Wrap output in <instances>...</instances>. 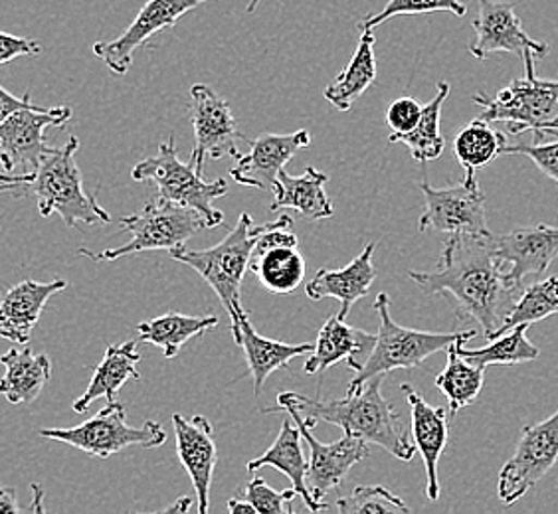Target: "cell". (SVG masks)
I'll use <instances>...</instances> for the list:
<instances>
[{
  "label": "cell",
  "instance_id": "6da1fadb",
  "mask_svg": "<svg viewBox=\"0 0 558 514\" xmlns=\"http://www.w3.org/2000/svg\"><path fill=\"white\" fill-rule=\"evenodd\" d=\"M492 234H451L436 271H409V278L426 295H446L460 319L477 322L487 341L497 336L523 291L507 279V269L495 256Z\"/></svg>",
  "mask_w": 558,
  "mask_h": 514
},
{
  "label": "cell",
  "instance_id": "7a4b0ae2",
  "mask_svg": "<svg viewBox=\"0 0 558 514\" xmlns=\"http://www.w3.org/2000/svg\"><path fill=\"white\" fill-rule=\"evenodd\" d=\"M385 376L366 380L354 390H347L343 400H317L298 392L279 394L278 404L266 407L264 414H276L279 407L291 406L313 426L331 424L339 426L344 433L378 445L400 461H412L416 445L404 433L402 421L395 406L383 396Z\"/></svg>",
  "mask_w": 558,
  "mask_h": 514
},
{
  "label": "cell",
  "instance_id": "3957f363",
  "mask_svg": "<svg viewBox=\"0 0 558 514\" xmlns=\"http://www.w3.org/2000/svg\"><path fill=\"white\" fill-rule=\"evenodd\" d=\"M77 149L80 139L70 137L64 147H50L44 155L31 183L38 212L43 218L60 216L72 230L82 224H109L111 216L108 210L101 208L96 198L84 191V179L75 162Z\"/></svg>",
  "mask_w": 558,
  "mask_h": 514
},
{
  "label": "cell",
  "instance_id": "277c9868",
  "mask_svg": "<svg viewBox=\"0 0 558 514\" xmlns=\"http://www.w3.org/2000/svg\"><path fill=\"white\" fill-rule=\"evenodd\" d=\"M375 309L380 321L375 348L365 366L354 372V378L349 382L347 390H354L356 386L371 378L387 376L400 368H418L429 356L446 351L456 341L468 343L477 336L475 329L463 332H428L402 327L390 315V299L387 293L376 295Z\"/></svg>",
  "mask_w": 558,
  "mask_h": 514
},
{
  "label": "cell",
  "instance_id": "5b68a950",
  "mask_svg": "<svg viewBox=\"0 0 558 514\" xmlns=\"http://www.w3.org/2000/svg\"><path fill=\"white\" fill-rule=\"evenodd\" d=\"M259 225L254 224L252 216L244 212L238 218L234 230L216 246L208 249H172L169 252L172 259L181 261L184 266L193 268L206 283L213 287L220 303L225 305L230 315V321H234L238 311L242 309L240 291L242 281L250 269L252 249L258 237Z\"/></svg>",
  "mask_w": 558,
  "mask_h": 514
},
{
  "label": "cell",
  "instance_id": "8992f818",
  "mask_svg": "<svg viewBox=\"0 0 558 514\" xmlns=\"http://www.w3.org/2000/svg\"><path fill=\"white\" fill-rule=\"evenodd\" d=\"M131 179L137 183L155 184L161 200L189 206L201 212L208 230L225 222V215L215 210L213 203L228 193V184L222 179L206 181L203 172L196 171L191 162L179 161L174 137L162 143L155 157L137 162L131 171Z\"/></svg>",
  "mask_w": 558,
  "mask_h": 514
},
{
  "label": "cell",
  "instance_id": "52a82bcc",
  "mask_svg": "<svg viewBox=\"0 0 558 514\" xmlns=\"http://www.w3.org/2000/svg\"><path fill=\"white\" fill-rule=\"evenodd\" d=\"M472 99L484 109L480 119L507 123L509 135L533 133L541 143L558 127V79H541L535 72H526L495 97L475 94Z\"/></svg>",
  "mask_w": 558,
  "mask_h": 514
},
{
  "label": "cell",
  "instance_id": "ba28073f",
  "mask_svg": "<svg viewBox=\"0 0 558 514\" xmlns=\"http://www.w3.org/2000/svg\"><path fill=\"white\" fill-rule=\"evenodd\" d=\"M119 225L131 234V240L125 246L106 249L99 254L82 247L77 256L89 257L94 261H118L121 257L133 256L141 252H155V249L172 252V249L184 247L196 232L208 230L201 212H196L189 206L167 203L161 198L147 204L137 215L121 218Z\"/></svg>",
  "mask_w": 558,
  "mask_h": 514
},
{
  "label": "cell",
  "instance_id": "9c48e42d",
  "mask_svg": "<svg viewBox=\"0 0 558 514\" xmlns=\"http://www.w3.org/2000/svg\"><path fill=\"white\" fill-rule=\"evenodd\" d=\"M40 438L62 441L75 450L99 460H108L128 448L155 450L167 441V431L159 421L147 419L141 428L128 424V409L121 402H108L94 418L68 429H40Z\"/></svg>",
  "mask_w": 558,
  "mask_h": 514
},
{
  "label": "cell",
  "instance_id": "30bf717a",
  "mask_svg": "<svg viewBox=\"0 0 558 514\" xmlns=\"http://www.w3.org/2000/svg\"><path fill=\"white\" fill-rule=\"evenodd\" d=\"M558 461V409L538 424L525 426L515 453L499 472L497 497L504 504L521 501L537 482L547 477Z\"/></svg>",
  "mask_w": 558,
  "mask_h": 514
},
{
  "label": "cell",
  "instance_id": "8fae6325",
  "mask_svg": "<svg viewBox=\"0 0 558 514\" xmlns=\"http://www.w3.org/2000/svg\"><path fill=\"white\" fill-rule=\"evenodd\" d=\"M477 19L472 24L475 40L470 46V54L477 60L494 54H513L521 58L525 74L535 72L537 60L548 54V46L525 33L515 7L505 0H477Z\"/></svg>",
  "mask_w": 558,
  "mask_h": 514
},
{
  "label": "cell",
  "instance_id": "7c38bea8",
  "mask_svg": "<svg viewBox=\"0 0 558 514\" xmlns=\"http://www.w3.org/2000/svg\"><path fill=\"white\" fill-rule=\"evenodd\" d=\"M424 196V212L420 215V232H446L468 236H489L485 196L475 176H465L462 184L450 188H434L428 181L420 184Z\"/></svg>",
  "mask_w": 558,
  "mask_h": 514
},
{
  "label": "cell",
  "instance_id": "4fadbf2b",
  "mask_svg": "<svg viewBox=\"0 0 558 514\" xmlns=\"http://www.w3.org/2000/svg\"><path fill=\"white\" fill-rule=\"evenodd\" d=\"M72 119V109H21L0 125V164L9 174H28L38 169L50 145L44 139L48 127H62Z\"/></svg>",
  "mask_w": 558,
  "mask_h": 514
},
{
  "label": "cell",
  "instance_id": "5bb4252c",
  "mask_svg": "<svg viewBox=\"0 0 558 514\" xmlns=\"http://www.w3.org/2000/svg\"><path fill=\"white\" fill-rule=\"evenodd\" d=\"M191 121L194 128V149L189 162L203 172L206 159H238L236 140H247L238 128L230 103L206 84H194L191 89Z\"/></svg>",
  "mask_w": 558,
  "mask_h": 514
},
{
  "label": "cell",
  "instance_id": "9a60e30c",
  "mask_svg": "<svg viewBox=\"0 0 558 514\" xmlns=\"http://www.w3.org/2000/svg\"><path fill=\"white\" fill-rule=\"evenodd\" d=\"M210 0H147L130 28L109 42L94 44V54L108 65L111 74L125 75L133 64V56L153 36L177 26L186 12Z\"/></svg>",
  "mask_w": 558,
  "mask_h": 514
},
{
  "label": "cell",
  "instance_id": "2e32d148",
  "mask_svg": "<svg viewBox=\"0 0 558 514\" xmlns=\"http://www.w3.org/2000/svg\"><path fill=\"white\" fill-rule=\"evenodd\" d=\"M278 412H288V416H291V419L298 424L303 440L307 441V445L312 450V460H310L305 482H307V489L313 494V499L323 503V497H327V493L337 489L347 479V475L354 465L359 461L365 460L368 455V443L354 438V436H349V433H344L341 440L333 441V443H322L313 436L315 426L310 419L303 418L295 407L283 406L279 407Z\"/></svg>",
  "mask_w": 558,
  "mask_h": 514
},
{
  "label": "cell",
  "instance_id": "e0dca14e",
  "mask_svg": "<svg viewBox=\"0 0 558 514\" xmlns=\"http://www.w3.org/2000/svg\"><path fill=\"white\" fill-rule=\"evenodd\" d=\"M495 256L507 269V279L521 287L531 276L541 278L558 257L557 224L523 225L507 234H492Z\"/></svg>",
  "mask_w": 558,
  "mask_h": 514
},
{
  "label": "cell",
  "instance_id": "ac0fdd59",
  "mask_svg": "<svg viewBox=\"0 0 558 514\" xmlns=\"http://www.w3.org/2000/svg\"><path fill=\"white\" fill-rule=\"evenodd\" d=\"M247 145L250 150L238 157L236 167L230 171L232 181L242 186L274 191L279 171H283L301 149L312 145V135L305 128L288 135L264 133L258 139H247Z\"/></svg>",
  "mask_w": 558,
  "mask_h": 514
},
{
  "label": "cell",
  "instance_id": "d6986e66",
  "mask_svg": "<svg viewBox=\"0 0 558 514\" xmlns=\"http://www.w3.org/2000/svg\"><path fill=\"white\" fill-rule=\"evenodd\" d=\"M172 428L177 438V455L193 481L198 513L206 514L210 509V487L218 461L213 424L205 416L184 418L174 414Z\"/></svg>",
  "mask_w": 558,
  "mask_h": 514
},
{
  "label": "cell",
  "instance_id": "ffe728a7",
  "mask_svg": "<svg viewBox=\"0 0 558 514\" xmlns=\"http://www.w3.org/2000/svg\"><path fill=\"white\" fill-rule=\"evenodd\" d=\"M402 392L410 404L414 445H416V451H420L424 467H426V481H428L426 482V494H428V501H438L440 499L438 463H440L441 453L446 450L448 438H450L448 412L444 407L429 406L412 384H402Z\"/></svg>",
  "mask_w": 558,
  "mask_h": 514
},
{
  "label": "cell",
  "instance_id": "44dd1931",
  "mask_svg": "<svg viewBox=\"0 0 558 514\" xmlns=\"http://www.w3.org/2000/svg\"><path fill=\"white\" fill-rule=\"evenodd\" d=\"M65 287L68 281L62 278L52 279L48 283L24 279L7 291L0 299V339L12 343H28L34 327L43 317L46 303Z\"/></svg>",
  "mask_w": 558,
  "mask_h": 514
},
{
  "label": "cell",
  "instance_id": "7402d4cb",
  "mask_svg": "<svg viewBox=\"0 0 558 514\" xmlns=\"http://www.w3.org/2000/svg\"><path fill=\"white\" fill-rule=\"evenodd\" d=\"M376 336L347 325L337 315L323 325L317 343L307 356L303 370L305 375H317L337 363H347L351 370H361L375 348Z\"/></svg>",
  "mask_w": 558,
  "mask_h": 514
},
{
  "label": "cell",
  "instance_id": "603a6c76",
  "mask_svg": "<svg viewBox=\"0 0 558 514\" xmlns=\"http://www.w3.org/2000/svg\"><path fill=\"white\" fill-rule=\"evenodd\" d=\"M230 331H232V336H234L238 346L244 348L250 376L254 380L256 396L262 394L264 384H266V380H268L271 372H276L279 368H288L290 360L313 351L310 343H279V341H271V339L262 336L254 329V325L250 321V313L244 307L238 311L236 319L230 325Z\"/></svg>",
  "mask_w": 558,
  "mask_h": 514
},
{
  "label": "cell",
  "instance_id": "cb8c5ba5",
  "mask_svg": "<svg viewBox=\"0 0 558 514\" xmlns=\"http://www.w3.org/2000/svg\"><path fill=\"white\" fill-rule=\"evenodd\" d=\"M375 244H366L365 249L354 257L343 269H319L307 283V297L312 301L337 299L341 303L339 319H347L354 303L368 295L375 283L376 268L373 264Z\"/></svg>",
  "mask_w": 558,
  "mask_h": 514
},
{
  "label": "cell",
  "instance_id": "d4e9b609",
  "mask_svg": "<svg viewBox=\"0 0 558 514\" xmlns=\"http://www.w3.org/2000/svg\"><path fill=\"white\" fill-rule=\"evenodd\" d=\"M301 429L298 424H291L290 419H283V426L279 431L278 440L274 441V445L269 448L264 455H259L256 460L247 461V472L256 473L264 467H271L276 472L283 473L290 479L293 489L300 493L301 499L305 506L312 513H319L325 511L327 504L319 503L313 499V494L307 489L305 482V475H307V467L310 461L303 453V445H301Z\"/></svg>",
  "mask_w": 558,
  "mask_h": 514
},
{
  "label": "cell",
  "instance_id": "484cf974",
  "mask_svg": "<svg viewBox=\"0 0 558 514\" xmlns=\"http://www.w3.org/2000/svg\"><path fill=\"white\" fill-rule=\"evenodd\" d=\"M329 176L325 172L307 167L301 176H291L286 171H279L278 181L274 186V203L269 206L271 212L283 208H293L305 220H325L335 215L333 204L325 193V184Z\"/></svg>",
  "mask_w": 558,
  "mask_h": 514
},
{
  "label": "cell",
  "instance_id": "4316f807",
  "mask_svg": "<svg viewBox=\"0 0 558 514\" xmlns=\"http://www.w3.org/2000/svg\"><path fill=\"white\" fill-rule=\"evenodd\" d=\"M140 363L141 356L137 353L135 341L108 346L101 363L94 370L86 392L72 404L75 414L87 412L97 397H106L108 402H116L119 390L125 382L141 380L140 370H137Z\"/></svg>",
  "mask_w": 558,
  "mask_h": 514
},
{
  "label": "cell",
  "instance_id": "83f0119b",
  "mask_svg": "<svg viewBox=\"0 0 558 514\" xmlns=\"http://www.w3.org/2000/svg\"><path fill=\"white\" fill-rule=\"evenodd\" d=\"M4 376L0 394L12 406L31 404L43 394L44 386L52 378V363L46 354H34L33 348H11L0 356Z\"/></svg>",
  "mask_w": 558,
  "mask_h": 514
},
{
  "label": "cell",
  "instance_id": "f1b7e54d",
  "mask_svg": "<svg viewBox=\"0 0 558 514\" xmlns=\"http://www.w3.org/2000/svg\"><path fill=\"white\" fill-rule=\"evenodd\" d=\"M375 30L361 33L351 62L325 89V99L339 111H349L354 101L376 82Z\"/></svg>",
  "mask_w": 558,
  "mask_h": 514
},
{
  "label": "cell",
  "instance_id": "f546056e",
  "mask_svg": "<svg viewBox=\"0 0 558 514\" xmlns=\"http://www.w3.org/2000/svg\"><path fill=\"white\" fill-rule=\"evenodd\" d=\"M220 319L215 315L191 317L183 313H167L157 319L143 321L137 325L140 343L159 346L167 358H174L184 344L194 336H203L206 331L216 329Z\"/></svg>",
  "mask_w": 558,
  "mask_h": 514
},
{
  "label": "cell",
  "instance_id": "4dcf8cb0",
  "mask_svg": "<svg viewBox=\"0 0 558 514\" xmlns=\"http://www.w3.org/2000/svg\"><path fill=\"white\" fill-rule=\"evenodd\" d=\"M448 96H450V84L440 82L436 87V96L432 97L428 103L422 108V115H420L416 127L404 135H390V143L407 145L414 161L429 162L441 157L444 147H446L440 128L441 108H444V101L448 99Z\"/></svg>",
  "mask_w": 558,
  "mask_h": 514
},
{
  "label": "cell",
  "instance_id": "1f68e13d",
  "mask_svg": "<svg viewBox=\"0 0 558 514\" xmlns=\"http://www.w3.org/2000/svg\"><path fill=\"white\" fill-rule=\"evenodd\" d=\"M505 145L507 135L504 131H497L489 121L477 118L456 135L453 155L462 164L465 176H475V172L504 155Z\"/></svg>",
  "mask_w": 558,
  "mask_h": 514
},
{
  "label": "cell",
  "instance_id": "d6a6232c",
  "mask_svg": "<svg viewBox=\"0 0 558 514\" xmlns=\"http://www.w3.org/2000/svg\"><path fill=\"white\" fill-rule=\"evenodd\" d=\"M250 271L269 293L290 295L305 279V259L298 247H274L252 257Z\"/></svg>",
  "mask_w": 558,
  "mask_h": 514
},
{
  "label": "cell",
  "instance_id": "836d02e7",
  "mask_svg": "<svg viewBox=\"0 0 558 514\" xmlns=\"http://www.w3.org/2000/svg\"><path fill=\"white\" fill-rule=\"evenodd\" d=\"M456 343L446 348L448 365L440 375L436 376V388L448 397L451 416H456L460 409L473 404L482 394L485 382V368L473 365L465 356L458 353Z\"/></svg>",
  "mask_w": 558,
  "mask_h": 514
},
{
  "label": "cell",
  "instance_id": "e575fe53",
  "mask_svg": "<svg viewBox=\"0 0 558 514\" xmlns=\"http://www.w3.org/2000/svg\"><path fill=\"white\" fill-rule=\"evenodd\" d=\"M526 329H529V325H519L515 329L505 331L504 334L492 339V343L484 348H465V341H458L456 348L470 363L482 366V368L494 365H525L531 360H537L541 356L537 346L529 341Z\"/></svg>",
  "mask_w": 558,
  "mask_h": 514
},
{
  "label": "cell",
  "instance_id": "d590c367",
  "mask_svg": "<svg viewBox=\"0 0 558 514\" xmlns=\"http://www.w3.org/2000/svg\"><path fill=\"white\" fill-rule=\"evenodd\" d=\"M550 315H558V278L543 279L521 291L513 309L505 317L497 336L515 329L519 325L531 327Z\"/></svg>",
  "mask_w": 558,
  "mask_h": 514
},
{
  "label": "cell",
  "instance_id": "8d00e7d4",
  "mask_svg": "<svg viewBox=\"0 0 558 514\" xmlns=\"http://www.w3.org/2000/svg\"><path fill=\"white\" fill-rule=\"evenodd\" d=\"M337 511L343 514L409 513L407 503L380 485H359L354 491L337 501Z\"/></svg>",
  "mask_w": 558,
  "mask_h": 514
},
{
  "label": "cell",
  "instance_id": "74e56055",
  "mask_svg": "<svg viewBox=\"0 0 558 514\" xmlns=\"http://www.w3.org/2000/svg\"><path fill=\"white\" fill-rule=\"evenodd\" d=\"M428 12H451L456 16H465L468 7L462 0H388L387 7L376 14H368L359 24V30H375L376 26L395 19L410 14H428Z\"/></svg>",
  "mask_w": 558,
  "mask_h": 514
},
{
  "label": "cell",
  "instance_id": "f35d334b",
  "mask_svg": "<svg viewBox=\"0 0 558 514\" xmlns=\"http://www.w3.org/2000/svg\"><path fill=\"white\" fill-rule=\"evenodd\" d=\"M244 499L254 506L256 514H291L293 501L301 499L291 487L288 491H274L264 479H252L244 489Z\"/></svg>",
  "mask_w": 558,
  "mask_h": 514
},
{
  "label": "cell",
  "instance_id": "ab89813d",
  "mask_svg": "<svg viewBox=\"0 0 558 514\" xmlns=\"http://www.w3.org/2000/svg\"><path fill=\"white\" fill-rule=\"evenodd\" d=\"M504 155H523L537 164L541 171L558 183V139L553 143H509L505 145Z\"/></svg>",
  "mask_w": 558,
  "mask_h": 514
},
{
  "label": "cell",
  "instance_id": "60d3db41",
  "mask_svg": "<svg viewBox=\"0 0 558 514\" xmlns=\"http://www.w3.org/2000/svg\"><path fill=\"white\" fill-rule=\"evenodd\" d=\"M422 115V103L414 97H398L387 109V125L392 135H404L416 127Z\"/></svg>",
  "mask_w": 558,
  "mask_h": 514
},
{
  "label": "cell",
  "instance_id": "b9f144b4",
  "mask_svg": "<svg viewBox=\"0 0 558 514\" xmlns=\"http://www.w3.org/2000/svg\"><path fill=\"white\" fill-rule=\"evenodd\" d=\"M40 52H43V46L33 38H21V36L0 30V65L9 64L19 56H38Z\"/></svg>",
  "mask_w": 558,
  "mask_h": 514
},
{
  "label": "cell",
  "instance_id": "7bdbcfd3",
  "mask_svg": "<svg viewBox=\"0 0 558 514\" xmlns=\"http://www.w3.org/2000/svg\"><path fill=\"white\" fill-rule=\"evenodd\" d=\"M36 108V103H33V97L31 91H26L24 96L16 97L12 96L11 91H7L4 87L0 86V125L11 118L12 113L21 111V109Z\"/></svg>",
  "mask_w": 558,
  "mask_h": 514
},
{
  "label": "cell",
  "instance_id": "ee69618b",
  "mask_svg": "<svg viewBox=\"0 0 558 514\" xmlns=\"http://www.w3.org/2000/svg\"><path fill=\"white\" fill-rule=\"evenodd\" d=\"M34 172L28 174H9V172H0V194H16L24 186H31L33 183Z\"/></svg>",
  "mask_w": 558,
  "mask_h": 514
},
{
  "label": "cell",
  "instance_id": "f6af8a7d",
  "mask_svg": "<svg viewBox=\"0 0 558 514\" xmlns=\"http://www.w3.org/2000/svg\"><path fill=\"white\" fill-rule=\"evenodd\" d=\"M21 513V504L16 501V491L9 485H0V514Z\"/></svg>",
  "mask_w": 558,
  "mask_h": 514
},
{
  "label": "cell",
  "instance_id": "bcb514c9",
  "mask_svg": "<svg viewBox=\"0 0 558 514\" xmlns=\"http://www.w3.org/2000/svg\"><path fill=\"white\" fill-rule=\"evenodd\" d=\"M191 506H193V499L191 497H179L174 503L169 504V506H165V509H161L159 513L165 514H184L189 513L191 511Z\"/></svg>",
  "mask_w": 558,
  "mask_h": 514
},
{
  "label": "cell",
  "instance_id": "7dc6e473",
  "mask_svg": "<svg viewBox=\"0 0 558 514\" xmlns=\"http://www.w3.org/2000/svg\"><path fill=\"white\" fill-rule=\"evenodd\" d=\"M228 511L232 514H256L254 506L247 503L246 499H242V497H234V499H230V503H228Z\"/></svg>",
  "mask_w": 558,
  "mask_h": 514
},
{
  "label": "cell",
  "instance_id": "c3c4849f",
  "mask_svg": "<svg viewBox=\"0 0 558 514\" xmlns=\"http://www.w3.org/2000/svg\"><path fill=\"white\" fill-rule=\"evenodd\" d=\"M33 489L34 493V503L28 511H33V513H43L44 511V504H43V489L38 487V485H33L31 487Z\"/></svg>",
  "mask_w": 558,
  "mask_h": 514
},
{
  "label": "cell",
  "instance_id": "681fc988",
  "mask_svg": "<svg viewBox=\"0 0 558 514\" xmlns=\"http://www.w3.org/2000/svg\"><path fill=\"white\" fill-rule=\"evenodd\" d=\"M259 2H262V0H250V2H247V9L246 11L247 12H254L256 11V9H258V4Z\"/></svg>",
  "mask_w": 558,
  "mask_h": 514
},
{
  "label": "cell",
  "instance_id": "f907efd6",
  "mask_svg": "<svg viewBox=\"0 0 558 514\" xmlns=\"http://www.w3.org/2000/svg\"><path fill=\"white\" fill-rule=\"evenodd\" d=\"M550 135H557V137H558V127L555 128V131H553V133H550Z\"/></svg>",
  "mask_w": 558,
  "mask_h": 514
}]
</instances>
